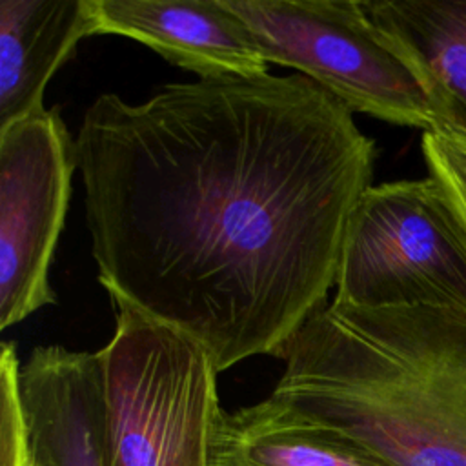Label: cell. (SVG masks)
Wrapping results in <instances>:
<instances>
[{
    "label": "cell",
    "mask_w": 466,
    "mask_h": 466,
    "mask_svg": "<svg viewBox=\"0 0 466 466\" xmlns=\"http://www.w3.org/2000/svg\"><path fill=\"white\" fill-rule=\"evenodd\" d=\"M98 282L198 342L220 373L282 357L335 288L375 142L311 78L104 93L75 137Z\"/></svg>",
    "instance_id": "1"
},
{
    "label": "cell",
    "mask_w": 466,
    "mask_h": 466,
    "mask_svg": "<svg viewBox=\"0 0 466 466\" xmlns=\"http://www.w3.org/2000/svg\"><path fill=\"white\" fill-rule=\"evenodd\" d=\"M280 359L275 399L393 466H466V309L331 300Z\"/></svg>",
    "instance_id": "2"
},
{
    "label": "cell",
    "mask_w": 466,
    "mask_h": 466,
    "mask_svg": "<svg viewBox=\"0 0 466 466\" xmlns=\"http://www.w3.org/2000/svg\"><path fill=\"white\" fill-rule=\"evenodd\" d=\"M116 308L115 333L100 350L104 466H209L222 408L208 351L167 324Z\"/></svg>",
    "instance_id": "3"
},
{
    "label": "cell",
    "mask_w": 466,
    "mask_h": 466,
    "mask_svg": "<svg viewBox=\"0 0 466 466\" xmlns=\"http://www.w3.org/2000/svg\"><path fill=\"white\" fill-rule=\"evenodd\" d=\"M268 64L291 67L351 113L441 131L442 120L413 67L375 25L364 0H222Z\"/></svg>",
    "instance_id": "4"
},
{
    "label": "cell",
    "mask_w": 466,
    "mask_h": 466,
    "mask_svg": "<svg viewBox=\"0 0 466 466\" xmlns=\"http://www.w3.org/2000/svg\"><path fill=\"white\" fill-rule=\"evenodd\" d=\"M333 302L466 309V240L431 177L362 193L344 233Z\"/></svg>",
    "instance_id": "5"
},
{
    "label": "cell",
    "mask_w": 466,
    "mask_h": 466,
    "mask_svg": "<svg viewBox=\"0 0 466 466\" xmlns=\"http://www.w3.org/2000/svg\"><path fill=\"white\" fill-rule=\"evenodd\" d=\"M76 146L58 107L0 127V329L56 302L49 266L64 228Z\"/></svg>",
    "instance_id": "6"
},
{
    "label": "cell",
    "mask_w": 466,
    "mask_h": 466,
    "mask_svg": "<svg viewBox=\"0 0 466 466\" xmlns=\"http://www.w3.org/2000/svg\"><path fill=\"white\" fill-rule=\"evenodd\" d=\"M2 466H104L106 384L100 350L38 346L20 366L0 346Z\"/></svg>",
    "instance_id": "7"
},
{
    "label": "cell",
    "mask_w": 466,
    "mask_h": 466,
    "mask_svg": "<svg viewBox=\"0 0 466 466\" xmlns=\"http://www.w3.org/2000/svg\"><path fill=\"white\" fill-rule=\"evenodd\" d=\"M96 35L137 40L198 78H260L269 64L222 0H91Z\"/></svg>",
    "instance_id": "8"
},
{
    "label": "cell",
    "mask_w": 466,
    "mask_h": 466,
    "mask_svg": "<svg viewBox=\"0 0 466 466\" xmlns=\"http://www.w3.org/2000/svg\"><path fill=\"white\" fill-rule=\"evenodd\" d=\"M209 466H393L355 437L268 399L237 411L220 410Z\"/></svg>",
    "instance_id": "9"
},
{
    "label": "cell",
    "mask_w": 466,
    "mask_h": 466,
    "mask_svg": "<svg viewBox=\"0 0 466 466\" xmlns=\"http://www.w3.org/2000/svg\"><path fill=\"white\" fill-rule=\"evenodd\" d=\"M91 35V0H0V127L46 109L47 82Z\"/></svg>",
    "instance_id": "10"
},
{
    "label": "cell",
    "mask_w": 466,
    "mask_h": 466,
    "mask_svg": "<svg viewBox=\"0 0 466 466\" xmlns=\"http://www.w3.org/2000/svg\"><path fill=\"white\" fill-rule=\"evenodd\" d=\"M424 84L442 129L466 137V0H364Z\"/></svg>",
    "instance_id": "11"
},
{
    "label": "cell",
    "mask_w": 466,
    "mask_h": 466,
    "mask_svg": "<svg viewBox=\"0 0 466 466\" xmlns=\"http://www.w3.org/2000/svg\"><path fill=\"white\" fill-rule=\"evenodd\" d=\"M428 177L439 186L446 206L466 240V137L426 131L420 142Z\"/></svg>",
    "instance_id": "12"
}]
</instances>
